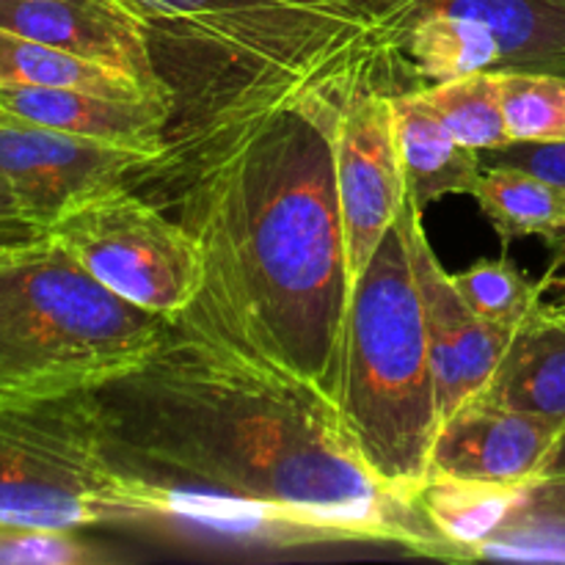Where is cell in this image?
<instances>
[{
    "mask_svg": "<svg viewBox=\"0 0 565 565\" xmlns=\"http://www.w3.org/2000/svg\"><path fill=\"white\" fill-rule=\"evenodd\" d=\"M108 456L152 486L276 513L298 541H367L441 557L417 505L364 463L340 403L166 318L158 348L94 390Z\"/></svg>",
    "mask_w": 565,
    "mask_h": 565,
    "instance_id": "1",
    "label": "cell"
},
{
    "mask_svg": "<svg viewBox=\"0 0 565 565\" xmlns=\"http://www.w3.org/2000/svg\"><path fill=\"white\" fill-rule=\"evenodd\" d=\"M340 114L326 103L276 110L169 182L204 257L202 290L180 318L334 403L353 292L337 193Z\"/></svg>",
    "mask_w": 565,
    "mask_h": 565,
    "instance_id": "2",
    "label": "cell"
},
{
    "mask_svg": "<svg viewBox=\"0 0 565 565\" xmlns=\"http://www.w3.org/2000/svg\"><path fill=\"white\" fill-rule=\"evenodd\" d=\"M147 39L171 103L163 180L252 121L296 105L345 108L423 88L408 36L436 0H114ZM130 182V185H132Z\"/></svg>",
    "mask_w": 565,
    "mask_h": 565,
    "instance_id": "3",
    "label": "cell"
},
{
    "mask_svg": "<svg viewBox=\"0 0 565 565\" xmlns=\"http://www.w3.org/2000/svg\"><path fill=\"white\" fill-rule=\"evenodd\" d=\"M412 196L351 292L340 412L375 478L417 505L441 414L412 254Z\"/></svg>",
    "mask_w": 565,
    "mask_h": 565,
    "instance_id": "4",
    "label": "cell"
},
{
    "mask_svg": "<svg viewBox=\"0 0 565 565\" xmlns=\"http://www.w3.org/2000/svg\"><path fill=\"white\" fill-rule=\"evenodd\" d=\"M166 318L105 290L53 235L0 248V408L92 392L158 348Z\"/></svg>",
    "mask_w": 565,
    "mask_h": 565,
    "instance_id": "5",
    "label": "cell"
},
{
    "mask_svg": "<svg viewBox=\"0 0 565 565\" xmlns=\"http://www.w3.org/2000/svg\"><path fill=\"white\" fill-rule=\"evenodd\" d=\"M152 516L147 483L108 456L92 392L0 408V530L77 533Z\"/></svg>",
    "mask_w": 565,
    "mask_h": 565,
    "instance_id": "6",
    "label": "cell"
},
{
    "mask_svg": "<svg viewBox=\"0 0 565 565\" xmlns=\"http://www.w3.org/2000/svg\"><path fill=\"white\" fill-rule=\"evenodd\" d=\"M50 232L105 290L149 315L174 318L202 290L204 257L193 232L130 182L75 207Z\"/></svg>",
    "mask_w": 565,
    "mask_h": 565,
    "instance_id": "7",
    "label": "cell"
},
{
    "mask_svg": "<svg viewBox=\"0 0 565 565\" xmlns=\"http://www.w3.org/2000/svg\"><path fill=\"white\" fill-rule=\"evenodd\" d=\"M149 163L147 154L132 149L50 130L0 110V177L22 213L42 230L127 185Z\"/></svg>",
    "mask_w": 565,
    "mask_h": 565,
    "instance_id": "8",
    "label": "cell"
},
{
    "mask_svg": "<svg viewBox=\"0 0 565 565\" xmlns=\"http://www.w3.org/2000/svg\"><path fill=\"white\" fill-rule=\"evenodd\" d=\"M334 158L348 268L356 285L408 199L395 94H367L342 108L334 130Z\"/></svg>",
    "mask_w": 565,
    "mask_h": 565,
    "instance_id": "9",
    "label": "cell"
},
{
    "mask_svg": "<svg viewBox=\"0 0 565 565\" xmlns=\"http://www.w3.org/2000/svg\"><path fill=\"white\" fill-rule=\"evenodd\" d=\"M412 254L423 296L439 414L447 419L491 384L513 331L489 323L469 307L425 235L423 210H417L412 221Z\"/></svg>",
    "mask_w": 565,
    "mask_h": 565,
    "instance_id": "10",
    "label": "cell"
},
{
    "mask_svg": "<svg viewBox=\"0 0 565 565\" xmlns=\"http://www.w3.org/2000/svg\"><path fill=\"white\" fill-rule=\"evenodd\" d=\"M557 436L555 425L478 395L441 419L428 478L530 486L539 480Z\"/></svg>",
    "mask_w": 565,
    "mask_h": 565,
    "instance_id": "11",
    "label": "cell"
},
{
    "mask_svg": "<svg viewBox=\"0 0 565 565\" xmlns=\"http://www.w3.org/2000/svg\"><path fill=\"white\" fill-rule=\"evenodd\" d=\"M0 28L125 72L169 99L143 31L114 0H0Z\"/></svg>",
    "mask_w": 565,
    "mask_h": 565,
    "instance_id": "12",
    "label": "cell"
},
{
    "mask_svg": "<svg viewBox=\"0 0 565 565\" xmlns=\"http://www.w3.org/2000/svg\"><path fill=\"white\" fill-rule=\"evenodd\" d=\"M0 110L50 130L132 149L147 154L152 163L163 158L171 125V105L166 99L105 97L81 88L3 86Z\"/></svg>",
    "mask_w": 565,
    "mask_h": 565,
    "instance_id": "13",
    "label": "cell"
},
{
    "mask_svg": "<svg viewBox=\"0 0 565 565\" xmlns=\"http://www.w3.org/2000/svg\"><path fill=\"white\" fill-rule=\"evenodd\" d=\"M480 395L565 430V307L541 303L511 334L494 379Z\"/></svg>",
    "mask_w": 565,
    "mask_h": 565,
    "instance_id": "14",
    "label": "cell"
},
{
    "mask_svg": "<svg viewBox=\"0 0 565 565\" xmlns=\"http://www.w3.org/2000/svg\"><path fill=\"white\" fill-rule=\"evenodd\" d=\"M395 116L408 196L419 207L445 196L475 193L486 171L483 158L447 130L419 88L395 94Z\"/></svg>",
    "mask_w": 565,
    "mask_h": 565,
    "instance_id": "15",
    "label": "cell"
},
{
    "mask_svg": "<svg viewBox=\"0 0 565 565\" xmlns=\"http://www.w3.org/2000/svg\"><path fill=\"white\" fill-rule=\"evenodd\" d=\"M483 22L500 47V70L565 72V0H436Z\"/></svg>",
    "mask_w": 565,
    "mask_h": 565,
    "instance_id": "16",
    "label": "cell"
},
{
    "mask_svg": "<svg viewBox=\"0 0 565 565\" xmlns=\"http://www.w3.org/2000/svg\"><path fill=\"white\" fill-rule=\"evenodd\" d=\"M527 486H491L475 480L428 478L417 491V508L439 539L445 561H469L475 546L500 530L516 511Z\"/></svg>",
    "mask_w": 565,
    "mask_h": 565,
    "instance_id": "17",
    "label": "cell"
},
{
    "mask_svg": "<svg viewBox=\"0 0 565 565\" xmlns=\"http://www.w3.org/2000/svg\"><path fill=\"white\" fill-rule=\"evenodd\" d=\"M3 86L81 88L105 97H158L125 72L77 58L64 50L0 28V88Z\"/></svg>",
    "mask_w": 565,
    "mask_h": 565,
    "instance_id": "18",
    "label": "cell"
},
{
    "mask_svg": "<svg viewBox=\"0 0 565 565\" xmlns=\"http://www.w3.org/2000/svg\"><path fill=\"white\" fill-rule=\"evenodd\" d=\"M472 196L502 241L544 237L552 243L565 235V191L533 171L491 166Z\"/></svg>",
    "mask_w": 565,
    "mask_h": 565,
    "instance_id": "19",
    "label": "cell"
},
{
    "mask_svg": "<svg viewBox=\"0 0 565 565\" xmlns=\"http://www.w3.org/2000/svg\"><path fill=\"white\" fill-rule=\"evenodd\" d=\"M408 58L419 81L445 83L500 70V47L480 20L430 6L408 36Z\"/></svg>",
    "mask_w": 565,
    "mask_h": 565,
    "instance_id": "20",
    "label": "cell"
},
{
    "mask_svg": "<svg viewBox=\"0 0 565 565\" xmlns=\"http://www.w3.org/2000/svg\"><path fill=\"white\" fill-rule=\"evenodd\" d=\"M469 561L565 563V478L530 483L516 511Z\"/></svg>",
    "mask_w": 565,
    "mask_h": 565,
    "instance_id": "21",
    "label": "cell"
},
{
    "mask_svg": "<svg viewBox=\"0 0 565 565\" xmlns=\"http://www.w3.org/2000/svg\"><path fill=\"white\" fill-rule=\"evenodd\" d=\"M425 103L447 125V130L475 152H491L511 143L505 108H502L500 70L475 72L445 83L419 88Z\"/></svg>",
    "mask_w": 565,
    "mask_h": 565,
    "instance_id": "22",
    "label": "cell"
},
{
    "mask_svg": "<svg viewBox=\"0 0 565 565\" xmlns=\"http://www.w3.org/2000/svg\"><path fill=\"white\" fill-rule=\"evenodd\" d=\"M452 281L480 318L508 331H516L544 303L550 287L546 279H527L508 257L480 259L461 274H452Z\"/></svg>",
    "mask_w": 565,
    "mask_h": 565,
    "instance_id": "23",
    "label": "cell"
},
{
    "mask_svg": "<svg viewBox=\"0 0 565 565\" xmlns=\"http://www.w3.org/2000/svg\"><path fill=\"white\" fill-rule=\"evenodd\" d=\"M511 141H565V75L500 70Z\"/></svg>",
    "mask_w": 565,
    "mask_h": 565,
    "instance_id": "24",
    "label": "cell"
},
{
    "mask_svg": "<svg viewBox=\"0 0 565 565\" xmlns=\"http://www.w3.org/2000/svg\"><path fill=\"white\" fill-rule=\"evenodd\" d=\"M483 169L491 166H516L555 182L565 191V141H511L502 149L480 152Z\"/></svg>",
    "mask_w": 565,
    "mask_h": 565,
    "instance_id": "25",
    "label": "cell"
},
{
    "mask_svg": "<svg viewBox=\"0 0 565 565\" xmlns=\"http://www.w3.org/2000/svg\"><path fill=\"white\" fill-rule=\"evenodd\" d=\"M47 230H42L39 224L28 218H0V248L14 246V243L31 241V237L44 235Z\"/></svg>",
    "mask_w": 565,
    "mask_h": 565,
    "instance_id": "26",
    "label": "cell"
},
{
    "mask_svg": "<svg viewBox=\"0 0 565 565\" xmlns=\"http://www.w3.org/2000/svg\"><path fill=\"white\" fill-rule=\"evenodd\" d=\"M550 478H565V430L557 436L555 447H552L550 456H546L544 463H541L539 480H550Z\"/></svg>",
    "mask_w": 565,
    "mask_h": 565,
    "instance_id": "27",
    "label": "cell"
},
{
    "mask_svg": "<svg viewBox=\"0 0 565 565\" xmlns=\"http://www.w3.org/2000/svg\"><path fill=\"white\" fill-rule=\"evenodd\" d=\"M0 218H28V215L22 213L17 196L9 191V188H0Z\"/></svg>",
    "mask_w": 565,
    "mask_h": 565,
    "instance_id": "28",
    "label": "cell"
},
{
    "mask_svg": "<svg viewBox=\"0 0 565 565\" xmlns=\"http://www.w3.org/2000/svg\"><path fill=\"white\" fill-rule=\"evenodd\" d=\"M550 248H552V254H555V263H552L550 274H557V270L565 265V235L557 237V241H552Z\"/></svg>",
    "mask_w": 565,
    "mask_h": 565,
    "instance_id": "29",
    "label": "cell"
},
{
    "mask_svg": "<svg viewBox=\"0 0 565 565\" xmlns=\"http://www.w3.org/2000/svg\"><path fill=\"white\" fill-rule=\"evenodd\" d=\"M544 279H546V285H550V287H557V290H561V298H557V301H561L563 307H565V276H563V279H557V276L546 274Z\"/></svg>",
    "mask_w": 565,
    "mask_h": 565,
    "instance_id": "30",
    "label": "cell"
},
{
    "mask_svg": "<svg viewBox=\"0 0 565 565\" xmlns=\"http://www.w3.org/2000/svg\"><path fill=\"white\" fill-rule=\"evenodd\" d=\"M0 188H9V185H6V180H3V177H0Z\"/></svg>",
    "mask_w": 565,
    "mask_h": 565,
    "instance_id": "31",
    "label": "cell"
},
{
    "mask_svg": "<svg viewBox=\"0 0 565 565\" xmlns=\"http://www.w3.org/2000/svg\"><path fill=\"white\" fill-rule=\"evenodd\" d=\"M563 75H565V72H563Z\"/></svg>",
    "mask_w": 565,
    "mask_h": 565,
    "instance_id": "32",
    "label": "cell"
}]
</instances>
